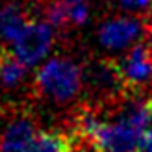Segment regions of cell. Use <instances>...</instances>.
Masks as SVG:
<instances>
[{"mask_svg": "<svg viewBox=\"0 0 152 152\" xmlns=\"http://www.w3.org/2000/svg\"><path fill=\"white\" fill-rule=\"evenodd\" d=\"M83 72L69 58H50L35 72V86L54 102H69L80 93Z\"/></svg>", "mask_w": 152, "mask_h": 152, "instance_id": "1", "label": "cell"}, {"mask_svg": "<svg viewBox=\"0 0 152 152\" xmlns=\"http://www.w3.org/2000/svg\"><path fill=\"white\" fill-rule=\"evenodd\" d=\"M56 32L47 20H30L20 37L11 45V54L26 67L45 63L54 47Z\"/></svg>", "mask_w": 152, "mask_h": 152, "instance_id": "2", "label": "cell"}, {"mask_svg": "<svg viewBox=\"0 0 152 152\" xmlns=\"http://www.w3.org/2000/svg\"><path fill=\"white\" fill-rule=\"evenodd\" d=\"M145 135L147 134L141 128L119 113L115 121L100 124L93 143L98 152H137Z\"/></svg>", "mask_w": 152, "mask_h": 152, "instance_id": "3", "label": "cell"}, {"mask_svg": "<svg viewBox=\"0 0 152 152\" xmlns=\"http://www.w3.org/2000/svg\"><path fill=\"white\" fill-rule=\"evenodd\" d=\"M147 34L148 30L141 19H135L134 15L115 17L98 28V43L110 52H124L130 50L132 45L141 43Z\"/></svg>", "mask_w": 152, "mask_h": 152, "instance_id": "4", "label": "cell"}, {"mask_svg": "<svg viewBox=\"0 0 152 152\" xmlns=\"http://www.w3.org/2000/svg\"><path fill=\"white\" fill-rule=\"evenodd\" d=\"M115 65L126 89H139L152 82V56L143 41L134 45Z\"/></svg>", "mask_w": 152, "mask_h": 152, "instance_id": "5", "label": "cell"}, {"mask_svg": "<svg viewBox=\"0 0 152 152\" xmlns=\"http://www.w3.org/2000/svg\"><path fill=\"white\" fill-rule=\"evenodd\" d=\"M37 134L35 123L28 117L13 119L0 135V152H32Z\"/></svg>", "mask_w": 152, "mask_h": 152, "instance_id": "6", "label": "cell"}, {"mask_svg": "<svg viewBox=\"0 0 152 152\" xmlns=\"http://www.w3.org/2000/svg\"><path fill=\"white\" fill-rule=\"evenodd\" d=\"M28 22V11L20 4H0V45H13L24 32Z\"/></svg>", "mask_w": 152, "mask_h": 152, "instance_id": "7", "label": "cell"}, {"mask_svg": "<svg viewBox=\"0 0 152 152\" xmlns=\"http://www.w3.org/2000/svg\"><path fill=\"white\" fill-rule=\"evenodd\" d=\"M28 67L19 61L11 52L10 54H0V86L6 87H17L24 82Z\"/></svg>", "mask_w": 152, "mask_h": 152, "instance_id": "8", "label": "cell"}, {"mask_svg": "<svg viewBox=\"0 0 152 152\" xmlns=\"http://www.w3.org/2000/svg\"><path fill=\"white\" fill-rule=\"evenodd\" d=\"M32 152H71V137L54 130L39 132Z\"/></svg>", "mask_w": 152, "mask_h": 152, "instance_id": "9", "label": "cell"}, {"mask_svg": "<svg viewBox=\"0 0 152 152\" xmlns=\"http://www.w3.org/2000/svg\"><path fill=\"white\" fill-rule=\"evenodd\" d=\"M71 26H82L89 19V0H58Z\"/></svg>", "mask_w": 152, "mask_h": 152, "instance_id": "10", "label": "cell"}, {"mask_svg": "<svg viewBox=\"0 0 152 152\" xmlns=\"http://www.w3.org/2000/svg\"><path fill=\"white\" fill-rule=\"evenodd\" d=\"M115 4L132 15H143L152 10V0H115Z\"/></svg>", "mask_w": 152, "mask_h": 152, "instance_id": "11", "label": "cell"}, {"mask_svg": "<svg viewBox=\"0 0 152 152\" xmlns=\"http://www.w3.org/2000/svg\"><path fill=\"white\" fill-rule=\"evenodd\" d=\"M137 152H152V134L145 135V139L141 141V145H139Z\"/></svg>", "mask_w": 152, "mask_h": 152, "instance_id": "12", "label": "cell"}, {"mask_svg": "<svg viewBox=\"0 0 152 152\" xmlns=\"http://www.w3.org/2000/svg\"><path fill=\"white\" fill-rule=\"evenodd\" d=\"M143 43H145V47H147V50H148V54L152 56V32L147 34V37L143 39Z\"/></svg>", "mask_w": 152, "mask_h": 152, "instance_id": "13", "label": "cell"}]
</instances>
